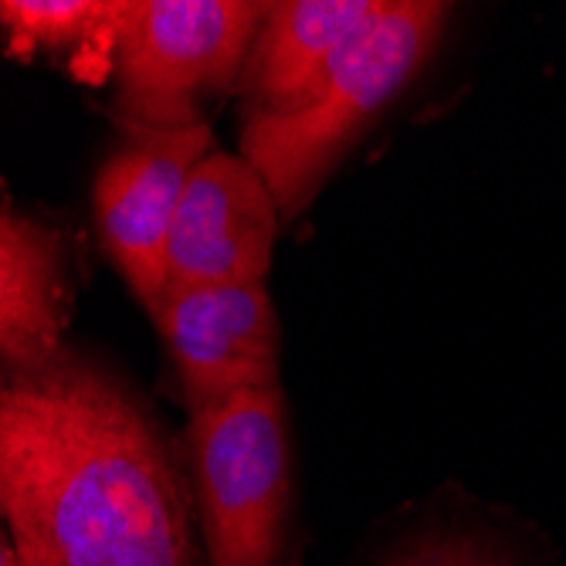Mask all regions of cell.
Segmentation results:
<instances>
[{
    "label": "cell",
    "mask_w": 566,
    "mask_h": 566,
    "mask_svg": "<svg viewBox=\"0 0 566 566\" xmlns=\"http://www.w3.org/2000/svg\"><path fill=\"white\" fill-rule=\"evenodd\" d=\"M0 520L28 566H197L157 428L59 349L0 370Z\"/></svg>",
    "instance_id": "6da1fadb"
},
{
    "label": "cell",
    "mask_w": 566,
    "mask_h": 566,
    "mask_svg": "<svg viewBox=\"0 0 566 566\" xmlns=\"http://www.w3.org/2000/svg\"><path fill=\"white\" fill-rule=\"evenodd\" d=\"M451 4L384 0L326 75L289 109H262L241 133V157L272 190L279 214H298L333 164L424 69Z\"/></svg>",
    "instance_id": "7a4b0ae2"
},
{
    "label": "cell",
    "mask_w": 566,
    "mask_h": 566,
    "mask_svg": "<svg viewBox=\"0 0 566 566\" xmlns=\"http://www.w3.org/2000/svg\"><path fill=\"white\" fill-rule=\"evenodd\" d=\"M190 458L211 566H275L292 489L279 384L197 407Z\"/></svg>",
    "instance_id": "3957f363"
},
{
    "label": "cell",
    "mask_w": 566,
    "mask_h": 566,
    "mask_svg": "<svg viewBox=\"0 0 566 566\" xmlns=\"http://www.w3.org/2000/svg\"><path fill=\"white\" fill-rule=\"evenodd\" d=\"M269 4L254 0H123L113 65L133 129L203 123V95L234 85Z\"/></svg>",
    "instance_id": "277c9868"
},
{
    "label": "cell",
    "mask_w": 566,
    "mask_h": 566,
    "mask_svg": "<svg viewBox=\"0 0 566 566\" xmlns=\"http://www.w3.org/2000/svg\"><path fill=\"white\" fill-rule=\"evenodd\" d=\"M211 149L214 136L208 123L133 129V136L98 167L92 211L102 244L149 313L167 289V244L180 197L193 167Z\"/></svg>",
    "instance_id": "5b68a950"
},
{
    "label": "cell",
    "mask_w": 566,
    "mask_h": 566,
    "mask_svg": "<svg viewBox=\"0 0 566 566\" xmlns=\"http://www.w3.org/2000/svg\"><path fill=\"white\" fill-rule=\"evenodd\" d=\"M153 316L193 410L279 384V319L265 282L167 289Z\"/></svg>",
    "instance_id": "8992f818"
},
{
    "label": "cell",
    "mask_w": 566,
    "mask_h": 566,
    "mask_svg": "<svg viewBox=\"0 0 566 566\" xmlns=\"http://www.w3.org/2000/svg\"><path fill=\"white\" fill-rule=\"evenodd\" d=\"M279 218L259 170L238 153L211 149L180 197L167 244V289L265 282Z\"/></svg>",
    "instance_id": "52a82bcc"
},
{
    "label": "cell",
    "mask_w": 566,
    "mask_h": 566,
    "mask_svg": "<svg viewBox=\"0 0 566 566\" xmlns=\"http://www.w3.org/2000/svg\"><path fill=\"white\" fill-rule=\"evenodd\" d=\"M384 0H279L251 48V85L265 109H289L313 88L339 51L364 31Z\"/></svg>",
    "instance_id": "ba28073f"
},
{
    "label": "cell",
    "mask_w": 566,
    "mask_h": 566,
    "mask_svg": "<svg viewBox=\"0 0 566 566\" xmlns=\"http://www.w3.org/2000/svg\"><path fill=\"white\" fill-rule=\"evenodd\" d=\"M62 254L41 224L0 208V359L31 364L59 349Z\"/></svg>",
    "instance_id": "9c48e42d"
},
{
    "label": "cell",
    "mask_w": 566,
    "mask_h": 566,
    "mask_svg": "<svg viewBox=\"0 0 566 566\" xmlns=\"http://www.w3.org/2000/svg\"><path fill=\"white\" fill-rule=\"evenodd\" d=\"M123 0H0V24L11 34V48H69L106 34L113 41Z\"/></svg>",
    "instance_id": "30bf717a"
},
{
    "label": "cell",
    "mask_w": 566,
    "mask_h": 566,
    "mask_svg": "<svg viewBox=\"0 0 566 566\" xmlns=\"http://www.w3.org/2000/svg\"><path fill=\"white\" fill-rule=\"evenodd\" d=\"M387 566H523V563L482 533L441 530L400 546L387 559Z\"/></svg>",
    "instance_id": "8fae6325"
},
{
    "label": "cell",
    "mask_w": 566,
    "mask_h": 566,
    "mask_svg": "<svg viewBox=\"0 0 566 566\" xmlns=\"http://www.w3.org/2000/svg\"><path fill=\"white\" fill-rule=\"evenodd\" d=\"M0 566H28L24 559H21V553H18V546H14V539L0 530Z\"/></svg>",
    "instance_id": "7c38bea8"
}]
</instances>
